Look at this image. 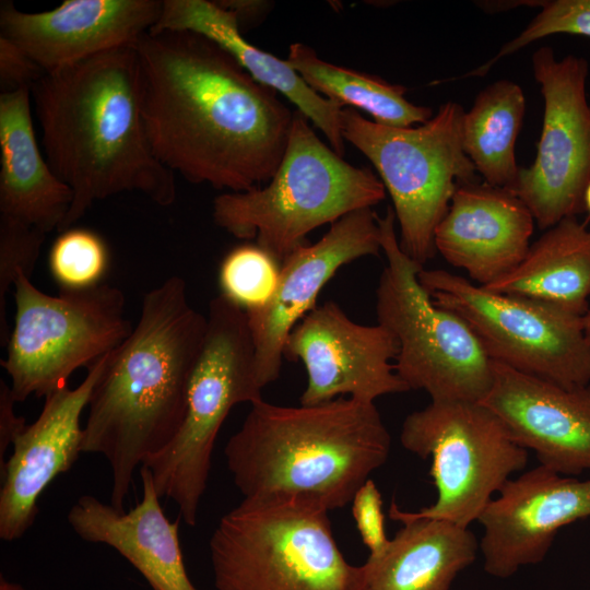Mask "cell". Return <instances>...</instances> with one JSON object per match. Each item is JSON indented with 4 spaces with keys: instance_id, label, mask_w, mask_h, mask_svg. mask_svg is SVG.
I'll list each match as a JSON object with an SVG mask.
<instances>
[{
    "instance_id": "obj_1",
    "label": "cell",
    "mask_w": 590,
    "mask_h": 590,
    "mask_svg": "<svg viewBox=\"0 0 590 590\" xmlns=\"http://www.w3.org/2000/svg\"><path fill=\"white\" fill-rule=\"evenodd\" d=\"M133 47L144 130L165 167L231 192L273 177L293 121L274 90L198 33L148 32Z\"/></svg>"
},
{
    "instance_id": "obj_2",
    "label": "cell",
    "mask_w": 590,
    "mask_h": 590,
    "mask_svg": "<svg viewBox=\"0 0 590 590\" xmlns=\"http://www.w3.org/2000/svg\"><path fill=\"white\" fill-rule=\"evenodd\" d=\"M31 95L46 160L73 193L59 233L118 193L139 192L165 208L175 202V174L144 130L133 45L46 72Z\"/></svg>"
},
{
    "instance_id": "obj_3",
    "label": "cell",
    "mask_w": 590,
    "mask_h": 590,
    "mask_svg": "<svg viewBox=\"0 0 590 590\" xmlns=\"http://www.w3.org/2000/svg\"><path fill=\"white\" fill-rule=\"evenodd\" d=\"M208 318L189 303L177 275L149 291L139 320L109 354L88 403L81 451L111 470L110 504L125 510L133 473L176 436Z\"/></svg>"
},
{
    "instance_id": "obj_4",
    "label": "cell",
    "mask_w": 590,
    "mask_h": 590,
    "mask_svg": "<svg viewBox=\"0 0 590 590\" xmlns=\"http://www.w3.org/2000/svg\"><path fill=\"white\" fill-rule=\"evenodd\" d=\"M390 449L375 402L340 397L284 406L262 398L250 404L224 456L244 499L298 502L330 511L352 503Z\"/></svg>"
},
{
    "instance_id": "obj_5",
    "label": "cell",
    "mask_w": 590,
    "mask_h": 590,
    "mask_svg": "<svg viewBox=\"0 0 590 590\" xmlns=\"http://www.w3.org/2000/svg\"><path fill=\"white\" fill-rule=\"evenodd\" d=\"M299 110L293 111L282 161L269 184L224 192L213 201L214 223L256 245L279 263L306 244V236L344 215L371 208L386 197L368 167H355L324 144Z\"/></svg>"
},
{
    "instance_id": "obj_6",
    "label": "cell",
    "mask_w": 590,
    "mask_h": 590,
    "mask_svg": "<svg viewBox=\"0 0 590 590\" xmlns=\"http://www.w3.org/2000/svg\"><path fill=\"white\" fill-rule=\"evenodd\" d=\"M216 590H368L349 563L329 511L306 503L243 499L210 539Z\"/></svg>"
},
{
    "instance_id": "obj_7",
    "label": "cell",
    "mask_w": 590,
    "mask_h": 590,
    "mask_svg": "<svg viewBox=\"0 0 590 590\" xmlns=\"http://www.w3.org/2000/svg\"><path fill=\"white\" fill-rule=\"evenodd\" d=\"M204 340L187 387L186 411L173 440L141 464L160 497L172 499L194 527L219 432L239 403L262 399L255 344L245 309L221 294L209 304Z\"/></svg>"
},
{
    "instance_id": "obj_8",
    "label": "cell",
    "mask_w": 590,
    "mask_h": 590,
    "mask_svg": "<svg viewBox=\"0 0 590 590\" xmlns=\"http://www.w3.org/2000/svg\"><path fill=\"white\" fill-rule=\"evenodd\" d=\"M391 206L378 216L387 266L376 290L378 323L397 339L394 370L430 401L481 402L493 384V361L469 324L437 306L418 281L424 266L400 247Z\"/></svg>"
},
{
    "instance_id": "obj_9",
    "label": "cell",
    "mask_w": 590,
    "mask_h": 590,
    "mask_svg": "<svg viewBox=\"0 0 590 590\" xmlns=\"http://www.w3.org/2000/svg\"><path fill=\"white\" fill-rule=\"evenodd\" d=\"M464 113L449 101L425 123L408 128L368 120L350 106L340 114L344 141L371 162L390 193L401 249L422 266L435 256V229L455 191L475 181L462 144Z\"/></svg>"
},
{
    "instance_id": "obj_10",
    "label": "cell",
    "mask_w": 590,
    "mask_h": 590,
    "mask_svg": "<svg viewBox=\"0 0 590 590\" xmlns=\"http://www.w3.org/2000/svg\"><path fill=\"white\" fill-rule=\"evenodd\" d=\"M13 287L14 324L0 364L15 402L68 385L75 369L115 350L132 331L125 295L116 286L99 283L52 296L20 272Z\"/></svg>"
},
{
    "instance_id": "obj_11",
    "label": "cell",
    "mask_w": 590,
    "mask_h": 590,
    "mask_svg": "<svg viewBox=\"0 0 590 590\" xmlns=\"http://www.w3.org/2000/svg\"><path fill=\"white\" fill-rule=\"evenodd\" d=\"M400 440L408 451L432 459L437 489L433 505L406 512L465 528L528 462V450L482 402L430 401L405 417Z\"/></svg>"
},
{
    "instance_id": "obj_12",
    "label": "cell",
    "mask_w": 590,
    "mask_h": 590,
    "mask_svg": "<svg viewBox=\"0 0 590 590\" xmlns=\"http://www.w3.org/2000/svg\"><path fill=\"white\" fill-rule=\"evenodd\" d=\"M418 281L437 306L469 324L492 361L565 388L590 385L582 316L488 291L446 270L422 269Z\"/></svg>"
},
{
    "instance_id": "obj_13",
    "label": "cell",
    "mask_w": 590,
    "mask_h": 590,
    "mask_svg": "<svg viewBox=\"0 0 590 590\" xmlns=\"http://www.w3.org/2000/svg\"><path fill=\"white\" fill-rule=\"evenodd\" d=\"M534 79L544 98V115L536 156L521 168L514 191L541 229L585 211L590 182V104L587 98L589 64L567 55L557 60L550 46L534 51Z\"/></svg>"
},
{
    "instance_id": "obj_14",
    "label": "cell",
    "mask_w": 590,
    "mask_h": 590,
    "mask_svg": "<svg viewBox=\"0 0 590 590\" xmlns=\"http://www.w3.org/2000/svg\"><path fill=\"white\" fill-rule=\"evenodd\" d=\"M398 351L397 339L384 326L357 323L337 303L327 300L294 327L283 357L300 361L306 368L303 405L343 396L375 402L386 394L410 391L392 364Z\"/></svg>"
},
{
    "instance_id": "obj_15",
    "label": "cell",
    "mask_w": 590,
    "mask_h": 590,
    "mask_svg": "<svg viewBox=\"0 0 590 590\" xmlns=\"http://www.w3.org/2000/svg\"><path fill=\"white\" fill-rule=\"evenodd\" d=\"M380 250L378 216L366 208L344 215L317 243L299 246L283 259L272 298L260 308L246 310L263 388L279 378L285 342L316 307L323 286L343 266Z\"/></svg>"
},
{
    "instance_id": "obj_16",
    "label": "cell",
    "mask_w": 590,
    "mask_h": 590,
    "mask_svg": "<svg viewBox=\"0 0 590 590\" xmlns=\"http://www.w3.org/2000/svg\"><path fill=\"white\" fill-rule=\"evenodd\" d=\"M590 517V479L558 474L541 464L509 479L481 512L479 548L484 570L500 579L541 563L558 530Z\"/></svg>"
},
{
    "instance_id": "obj_17",
    "label": "cell",
    "mask_w": 590,
    "mask_h": 590,
    "mask_svg": "<svg viewBox=\"0 0 590 590\" xmlns=\"http://www.w3.org/2000/svg\"><path fill=\"white\" fill-rule=\"evenodd\" d=\"M109 354L87 367L75 388L69 385L46 394L38 417L14 439L0 469V538L13 542L33 526L38 499L48 485L76 462L83 441L81 415L102 376Z\"/></svg>"
},
{
    "instance_id": "obj_18",
    "label": "cell",
    "mask_w": 590,
    "mask_h": 590,
    "mask_svg": "<svg viewBox=\"0 0 590 590\" xmlns=\"http://www.w3.org/2000/svg\"><path fill=\"white\" fill-rule=\"evenodd\" d=\"M163 0H64L43 12L0 2V35L46 72L133 45L156 24Z\"/></svg>"
},
{
    "instance_id": "obj_19",
    "label": "cell",
    "mask_w": 590,
    "mask_h": 590,
    "mask_svg": "<svg viewBox=\"0 0 590 590\" xmlns=\"http://www.w3.org/2000/svg\"><path fill=\"white\" fill-rule=\"evenodd\" d=\"M481 402L541 465L566 476L590 470V385L565 388L493 361Z\"/></svg>"
},
{
    "instance_id": "obj_20",
    "label": "cell",
    "mask_w": 590,
    "mask_h": 590,
    "mask_svg": "<svg viewBox=\"0 0 590 590\" xmlns=\"http://www.w3.org/2000/svg\"><path fill=\"white\" fill-rule=\"evenodd\" d=\"M534 222L514 191L486 182L464 184L435 229V249L477 285L486 286L522 261Z\"/></svg>"
},
{
    "instance_id": "obj_21",
    "label": "cell",
    "mask_w": 590,
    "mask_h": 590,
    "mask_svg": "<svg viewBox=\"0 0 590 590\" xmlns=\"http://www.w3.org/2000/svg\"><path fill=\"white\" fill-rule=\"evenodd\" d=\"M140 476L142 499L129 511L83 495L69 510L68 523L83 541L116 550L153 590H198L184 563L180 517H166L148 468L141 467Z\"/></svg>"
},
{
    "instance_id": "obj_22",
    "label": "cell",
    "mask_w": 590,
    "mask_h": 590,
    "mask_svg": "<svg viewBox=\"0 0 590 590\" xmlns=\"http://www.w3.org/2000/svg\"><path fill=\"white\" fill-rule=\"evenodd\" d=\"M31 88L0 93V217L47 234L59 231L72 190L39 150Z\"/></svg>"
},
{
    "instance_id": "obj_23",
    "label": "cell",
    "mask_w": 590,
    "mask_h": 590,
    "mask_svg": "<svg viewBox=\"0 0 590 590\" xmlns=\"http://www.w3.org/2000/svg\"><path fill=\"white\" fill-rule=\"evenodd\" d=\"M189 31L201 34L227 51L257 82L283 94L327 137L343 157L345 148L340 114L344 106L309 87L285 60L251 45L241 35L234 14L209 0H163L162 12L150 32Z\"/></svg>"
},
{
    "instance_id": "obj_24",
    "label": "cell",
    "mask_w": 590,
    "mask_h": 590,
    "mask_svg": "<svg viewBox=\"0 0 590 590\" xmlns=\"http://www.w3.org/2000/svg\"><path fill=\"white\" fill-rule=\"evenodd\" d=\"M391 519L402 523L387 548L363 565L368 590H450L476 557L474 533L456 523L411 517L394 502Z\"/></svg>"
},
{
    "instance_id": "obj_25",
    "label": "cell",
    "mask_w": 590,
    "mask_h": 590,
    "mask_svg": "<svg viewBox=\"0 0 590 590\" xmlns=\"http://www.w3.org/2000/svg\"><path fill=\"white\" fill-rule=\"evenodd\" d=\"M483 287L583 317L590 307V229L576 216L559 221L530 245L514 270Z\"/></svg>"
},
{
    "instance_id": "obj_26",
    "label": "cell",
    "mask_w": 590,
    "mask_h": 590,
    "mask_svg": "<svg viewBox=\"0 0 590 590\" xmlns=\"http://www.w3.org/2000/svg\"><path fill=\"white\" fill-rule=\"evenodd\" d=\"M526 111L522 88L509 80L493 82L475 97L462 119V144L484 182L512 190L520 167L516 141Z\"/></svg>"
},
{
    "instance_id": "obj_27",
    "label": "cell",
    "mask_w": 590,
    "mask_h": 590,
    "mask_svg": "<svg viewBox=\"0 0 590 590\" xmlns=\"http://www.w3.org/2000/svg\"><path fill=\"white\" fill-rule=\"evenodd\" d=\"M286 61L316 93L344 107L363 109L377 123L408 128L433 117L432 108L404 97V86L327 62L305 44H292Z\"/></svg>"
},
{
    "instance_id": "obj_28",
    "label": "cell",
    "mask_w": 590,
    "mask_h": 590,
    "mask_svg": "<svg viewBox=\"0 0 590 590\" xmlns=\"http://www.w3.org/2000/svg\"><path fill=\"white\" fill-rule=\"evenodd\" d=\"M279 275L280 263L262 248L237 246L220 264L221 295L245 310L260 308L274 295Z\"/></svg>"
},
{
    "instance_id": "obj_29",
    "label": "cell",
    "mask_w": 590,
    "mask_h": 590,
    "mask_svg": "<svg viewBox=\"0 0 590 590\" xmlns=\"http://www.w3.org/2000/svg\"><path fill=\"white\" fill-rule=\"evenodd\" d=\"M109 251L104 239L86 228H68L54 241L48 264L61 290L95 286L108 269Z\"/></svg>"
},
{
    "instance_id": "obj_30",
    "label": "cell",
    "mask_w": 590,
    "mask_h": 590,
    "mask_svg": "<svg viewBox=\"0 0 590 590\" xmlns=\"http://www.w3.org/2000/svg\"><path fill=\"white\" fill-rule=\"evenodd\" d=\"M541 7L542 10L528 26L505 44L491 60L465 75L451 80L483 76L502 58L548 35L574 34L590 37V0H551L543 1Z\"/></svg>"
},
{
    "instance_id": "obj_31",
    "label": "cell",
    "mask_w": 590,
    "mask_h": 590,
    "mask_svg": "<svg viewBox=\"0 0 590 590\" xmlns=\"http://www.w3.org/2000/svg\"><path fill=\"white\" fill-rule=\"evenodd\" d=\"M46 234L21 223L0 217V344L7 346L11 329L7 296L17 273L31 278Z\"/></svg>"
},
{
    "instance_id": "obj_32",
    "label": "cell",
    "mask_w": 590,
    "mask_h": 590,
    "mask_svg": "<svg viewBox=\"0 0 590 590\" xmlns=\"http://www.w3.org/2000/svg\"><path fill=\"white\" fill-rule=\"evenodd\" d=\"M351 504L356 528L369 555L381 554L390 540L385 529L381 495L371 479L357 491Z\"/></svg>"
},
{
    "instance_id": "obj_33",
    "label": "cell",
    "mask_w": 590,
    "mask_h": 590,
    "mask_svg": "<svg viewBox=\"0 0 590 590\" xmlns=\"http://www.w3.org/2000/svg\"><path fill=\"white\" fill-rule=\"evenodd\" d=\"M45 73L25 50L0 35V93L31 88Z\"/></svg>"
},
{
    "instance_id": "obj_34",
    "label": "cell",
    "mask_w": 590,
    "mask_h": 590,
    "mask_svg": "<svg viewBox=\"0 0 590 590\" xmlns=\"http://www.w3.org/2000/svg\"><path fill=\"white\" fill-rule=\"evenodd\" d=\"M14 399L10 385L0 381V467L8 447L13 444L17 435L26 427L24 417L14 413Z\"/></svg>"
},
{
    "instance_id": "obj_35",
    "label": "cell",
    "mask_w": 590,
    "mask_h": 590,
    "mask_svg": "<svg viewBox=\"0 0 590 590\" xmlns=\"http://www.w3.org/2000/svg\"><path fill=\"white\" fill-rule=\"evenodd\" d=\"M215 2L234 14L240 32L262 21L271 7L270 2L261 0H220Z\"/></svg>"
},
{
    "instance_id": "obj_36",
    "label": "cell",
    "mask_w": 590,
    "mask_h": 590,
    "mask_svg": "<svg viewBox=\"0 0 590 590\" xmlns=\"http://www.w3.org/2000/svg\"><path fill=\"white\" fill-rule=\"evenodd\" d=\"M0 590H26L22 585L0 577Z\"/></svg>"
},
{
    "instance_id": "obj_37",
    "label": "cell",
    "mask_w": 590,
    "mask_h": 590,
    "mask_svg": "<svg viewBox=\"0 0 590 590\" xmlns=\"http://www.w3.org/2000/svg\"><path fill=\"white\" fill-rule=\"evenodd\" d=\"M583 205H585V211H587L590 215V182L587 186L586 191H585Z\"/></svg>"
},
{
    "instance_id": "obj_38",
    "label": "cell",
    "mask_w": 590,
    "mask_h": 590,
    "mask_svg": "<svg viewBox=\"0 0 590 590\" xmlns=\"http://www.w3.org/2000/svg\"><path fill=\"white\" fill-rule=\"evenodd\" d=\"M583 326L587 337L590 339V307L588 311L583 315Z\"/></svg>"
}]
</instances>
